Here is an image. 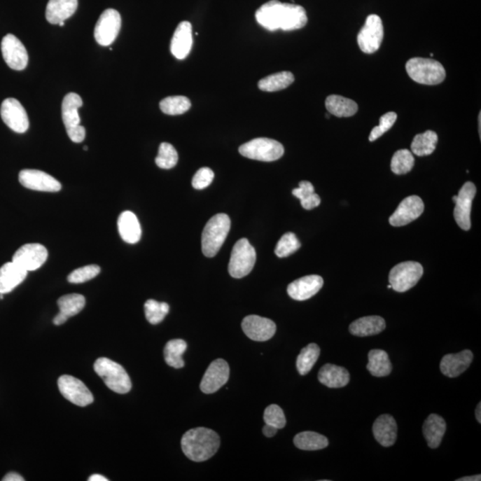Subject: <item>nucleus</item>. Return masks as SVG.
Returning a JSON list of instances; mask_svg holds the SVG:
<instances>
[{"label": "nucleus", "instance_id": "f257e3e1", "mask_svg": "<svg viewBox=\"0 0 481 481\" xmlns=\"http://www.w3.org/2000/svg\"><path fill=\"white\" fill-rule=\"evenodd\" d=\"M258 25L267 31L284 32L302 29L307 24L305 8L302 6L270 0L261 6L255 14Z\"/></svg>", "mask_w": 481, "mask_h": 481}, {"label": "nucleus", "instance_id": "f03ea898", "mask_svg": "<svg viewBox=\"0 0 481 481\" xmlns=\"http://www.w3.org/2000/svg\"><path fill=\"white\" fill-rule=\"evenodd\" d=\"M181 447L188 459L197 463L204 462L218 452L221 438L211 428H195L183 435Z\"/></svg>", "mask_w": 481, "mask_h": 481}, {"label": "nucleus", "instance_id": "7ed1b4c3", "mask_svg": "<svg viewBox=\"0 0 481 481\" xmlns=\"http://www.w3.org/2000/svg\"><path fill=\"white\" fill-rule=\"evenodd\" d=\"M230 227V218L227 214H217L209 219L202 235V253L206 257L217 255L228 237Z\"/></svg>", "mask_w": 481, "mask_h": 481}, {"label": "nucleus", "instance_id": "20e7f679", "mask_svg": "<svg viewBox=\"0 0 481 481\" xmlns=\"http://www.w3.org/2000/svg\"><path fill=\"white\" fill-rule=\"evenodd\" d=\"M405 70L415 83L430 86L442 83L447 75L443 65L430 58L409 59L405 64Z\"/></svg>", "mask_w": 481, "mask_h": 481}, {"label": "nucleus", "instance_id": "39448f33", "mask_svg": "<svg viewBox=\"0 0 481 481\" xmlns=\"http://www.w3.org/2000/svg\"><path fill=\"white\" fill-rule=\"evenodd\" d=\"M94 369L111 391L119 394H126L132 389V381L125 369L113 360L98 358L95 363Z\"/></svg>", "mask_w": 481, "mask_h": 481}, {"label": "nucleus", "instance_id": "423d86ee", "mask_svg": "<svg viewBox=\"0 0 481 481\" xmlns=\"http://www.w3.org/2000/svg\"><path fill=\"white\" fill-rule=\"evenodd\" d=\"M83 106V99L78 94L69 93L62 104V117L69 137L74 143H81L86 137V130L81 125L78 109Z\"/></svg>", "mask_w": 481, "mask_h": 481}, {"label": "nucleus", "instance_id": "0eeeda50", "mask_svg": "<svg viewBox=\"0 0 481 481\" xmlns=\"http://www.w3.org/2000/svg\"><path fill=\"white\" fill-rule=\"evenodd\" d=\"M239 153L248 159L274 162L284 155V148L277 140L258 137L239 147Z\"/></svg>", "mask_w": 481, "mask_h": 481}, {"label": "nucleus", "instance_id": "6e6552de", "mask_svg": "<svg viewBox=\"0 0 481 481\" xmlns=\"http://www.w3.org/2000/svg\"><path fill=\"white\" fill-rule=\"evenodd\" d=\"M256 263V251L248 239L243 238L237 242L232 250L228 271L234 278H243L248 276L253 270Z\"/></svg>", "mask_w": 481, "mask_h": 481}, {"label": "nucleus", "instance_id": "1a4fd4ad", "mask_svg": "<svg viewBox=\"0 0 481 481\" xmlns=\"http://www.w3.org/2000/svg\"><path fill=\"white\" fill-rule=\"evenodd\" d=\"M424 274V267L415 261H405L398 264L389 272V281L392 289L405 293L417 286Z\"/></svg>", "mask_w": 481, "mask_h": 481}, {"label": "nucleus", "instance_id": "9d476101", "mask_svg": "<svg viewBox=\"0 0 481 481\" xmlns=\"http://www.w3.org/2000/svg\"><path fill=\"white\" fill-rule=\"evenodd\" d=\"M384 29L381 18L377 15H370L365 25L358 35L359 48L365 54H374L379 50L384 41Z\"/></svg>", "mask_w": 481, "mask_h": 481}, {"label": "nucleus", "instance_id": "9b49d317", "mask_svg": "<svg viewBox=\"0 0 481 481\" xmlns=\"http://www.w3.org/2000/svg\"><path fill=\"white\" fill-rule=\"evenodd\" d=\"M122 27V18L116 9H106L102 13L95 27V39L98 44L107 47L116 41Z\"/></svg>", "mask_w": 481, "mask_h": 481}, {"label": "nucleus", "instance_id": "f8f14e48", "mask_svg": "<svg viewBox=\"0 0 481 481\" xmlns=\"http://www.w3.org/2000/svg\"><path fill=\"white\" fill-rule=\"evenodd\" d=\"M58 388L67 400L78 407H87L93 403L94 397L90 389L81 379L73 376H61L58 379Z\"/></svg>", "mask_w": 481, "mask_h": 481}, {"label": "nucleus", "instance_id": "ddd939ff", "mask_svg": "<svg viewBox=\"0 0 481 481\" xmlns=\"http://www.w3.org/2000/svg\"><path fill=\"white\" fill-rule=\"evenodd\" d=\"M0 114L6 126L16 133L27 132L29 126L27 113L15 98H6L3 101Z\"/></svg>", "mask_w": 481, "mask_h": 481}, {"label": "nucleus", "instance_id": "4468645a", "mask_svg": "<svg viewBox=\"0 0 481 481\" xmlns=\"http://www.w3.org/2000/svg\"><path fill=\"white\" fill-rule=\"evenodd\" d=\"M1 50L6 64L13 70L22 71L27 67L28 53L25 45L15 35H6L2 39Z\"/></svg>", "mask_w": 481, "mask_h": 481}, {"label": "nucleus", "instance_id": "2eb2a0df", "mask_svg": "<svg viewBox=\"0 0 481 481\" xmlns=\"http://www.w3.org/2000/svg\"><path fill=\"white\" fill-rule=\"evenodd\" d=\"M47 248L39 244H28L19 248L13 256V263L29 271H35L48 260Z\"/></svg>", "mask_w": 481, "mask_h": 481}, {"label": "nucleus", "instance_id": "dca6fc26", "mask_svg": "<svg viewBox=\"0 0 481 481\" xmlns=\"http://www.w3.org/2000/svg\"><path fill=\"white\" fill-rule=\"evenodd\" d=\"M230 375V369L227 361L218 358L209 365L205 372L200 389L205 394H214L227 384Z\"/></svg>", "mask_w": 481, "mask_h": 481}, {"label": "nucleus", "instance_id": "f3484780", "mask_svg": "<svg viewBox=\"0 0 481 481\" xmlns=\"http://www.w3.org/2000/svg\"><path fill=\"white\" fill-rule=\"evenodd\" d=\"M19 181L25 188L41 192H58L61 183L48 173L38 169H24L20 172Z\"/></svg>", "mask_w": 481, "mask_h": 481}, {"label": "nucleus", "instance_id": "a211bd4d", "mask_svg": "<svg viewBox=\"0 0 481 481\" xmlns=\"http://www.w3.org/2000/svg\"><path fill=\"white\" fill-rule=\"evenodd\" d=\"M476 195V186L472 182H466L460 189L457 195L454 216L458 225L463 230L468 231L470 228V211L472 204Z\"/></svg>", "mask_w": 481, "mask_h": 481}, {"label": "nucleus", "instance_id": "6ab92c4d", "mask_svg": "<svg viewBox=\"0 0 481 481\" xmlns=\"http://www.w3.org/2000/svg\"><path fill=\"white\" fill-rule=\"evenodd\" d=\"M424 211L423 200L412 195L405 198L399 204L393 214L389 218V223L393 227H403L417 219Z\"/></svg>", "mask_w": 481, "mask_h": 481}, {"label": "nucleus", "instance_id": "aec40b11", "mask_svg": "<svg viewBox=\"0 0 481 481\" xmlns=\"http://www.w3.org/2000/svg\"><path fill=\"white\" fill-rule=\"evenodd\" d=\"M242 328L248 338L255 342H266L272 338L277 332L276 323L272 320L256 315L245 317L242 323Z\"/></svg>", "mask_w": 481, "mask_h": 481}, {"label": "nucleus", "instance_id": "412c9836", "mask_svg": "<svg viewBox=\"0 0 481 481\" xmlns=\"http://www.w3.org/2000/svg\"><path fill=\"white\" fill-rule=\"evenodd\" d=\"M323 286V278L316 274H312L291 283L288 286L287 293L292 299L302 302L315 296L322 289Z\"/></svg>", "mask_w": 481, "mask_h": 481}, {"label": "nucleus", "instance_id": "4be33fe9", "mask_svg": "<svg viewBox=\"0 0 481 481\" xmlns=\"http://www.w3.org/2000/svg\"><path fill=\"white\" fill-rule=\"evenodd\" d=\"M473 360V352L469 349L444 356L440 362L441 372L449 378H456L470 368Z\"/></svg>", "mask_w": 481, "mask_h": 481}, {"label": "nucleus", "instance_id": "5701e85b", "mask_svg": "<svg viewBox=\"0 0 481 481\" xmlns=\"http://www.w3.org/2000/svg\"><path fill=\"white\" fill-rule=\"evenodd\" d=\"M192 46V25L189 22H181L173 35L170 51L176 59L183 60L189 55Z\"/></svg>", "mask_w": 481, "mask_h": 481}, {"label": "nucleus", "instance_id": "b1692460", "mask_svg": "<svg viewBox=\"0 0 481 481\" xmlns=\"http://www.w3.org/2000/svg\"><path fill=\"white\" fill-rule=\"evenodd\" d=\"M372 433L375 440L382 446L389 447L393 446L397 440L398 425L395 419L389 414H382L376 419Z\"/></svg>", "mask_w": 481, "mask_h": 481}, {"label": "nucleus", "instance_id": "393cba45", "mask_svg": "<svg viewBox=\"0 0 481 481\" xmlns=\"http://www.w3.org/2000/svg\"><path fill=\"white\" fill-rule=\"evenodd\" d=\"M28 271L15 263H8L0 267V293H11L27 277Z\"/></svg>", "mask_w": 481, "mask_h": 481}, {"label": "nucleus", "instance_id": "a878e982", "mask_svg": "<svg viewBox=\"0 0 481 481\" xmlns=\"http://www.w3.org/2000/svg\"><path fill=\"white\" fill-rule=\"evenodd\" d=\"M77 8L78 0H49L46 18L51 25H59L74 15Z\"/></svg>", "mask_w": 481, "mask_h": 481}, {"label": "nucleus", "instance_id": "bb28decb", "mask_svg": "<svg viewBox=\"0 0 481 481\" xmlns=\"http://www.w3.org/2000/svg\"><path fill=\"white\" fill-rule=\"evenodd\" d=\"M118 230L120 237L127 244L139 243L142 230L139 219L132 211H123L118 219Z\"/></svg>", "mask_w": 481, "mask_h": 481}, {"label": "nucleus", "instance_id": "cd10ccee", "mask_svg": "<svg viewBox=\"0 0 481 481\" xmlns=\"http://www.w3.org/2000/svg\"><path fill=\"white\" fill-rule=\"evenodd\" d=\"M349 372L347 369L333 364H326L320 369L319 381L326 387L343 388L349 384Z\"/></svg>", "mask_w": 481, "mask_h": 481}, {"label": "nucleus", "instance_id": "c85d7f7f", "mask_svg": "<svg viewBox=\"0 0 481 481\" xmlns=\"http://www.w3.org/2000/svg\"><path fill=\"white\" fill-rule=\"evenodd\" d=\"M446 430V421L442 417L436 414L428 415L423 428L424 436L428 446L433 449L440 447Z\"/></svg>", "mask_w": 481, "mask_h": 481}, {"label": "nucleus", "instance_id": "c756f323", "mask_svg": "<svg viewBox=\"0 0 481 481\" xmlns=\"http://www.w3.org/2000/svg\"><path fill=\"white\" fill-rule=\"evenodd\" d=\"M386 328L385 320L381 316H371L356 319L349 326L351 335L365 337L378 335Z\"/></svg>", "mask_w": 481, "mask_h": 481}, {"label": "nucleus", "instance_id": "7c9ffc66", "mask_svg": "<svg viewBox=\"0 0 481 481\" xmlns=\"http://www.w3.org/2000/svg\"><path fill=\"white\" fill-rule=\"evenodd\" d=\"M327 111L336 117H351L358 113V104L349 98L330 95L326 100Z\"/></svg>", "mask_w": 481, "mask_h": 481}, {"label": "nucleus", "instance_id": "2f4dec72", "mask_svg": "<svg viewBox=\"0 0 481 481\" xmlns=\"http://www.w3.org/2000/svg\"><path fill=\"white\" fill-rule=\"evenodd\" d=\"M366 365L370 374L375 377H385L391 374L392 365L387 352L382 349H372L368 354Z\"/></svg>", "mask_w": 481, "mask_h": 481}, {"label": "nucleus", "instance_id": "473e14b6", "mask_svg": "<svg viewBox=\"0 0 481 481\" xmlns=\"http://www.w3.org/2000/svg\"><path fill=\"white\" fill-rule=\"evenodd\" d=\"M294 83V75L291 71H281V73L270 75L258 81V87L265 92H276L286 90Z\"/></svg>", "mask_w": 481, "mask_h": 481}, {"label": "nucleus", "instance_id": "72a5a7b5", "mask_svg": "<svg viewBox=\"0 0 481 481\" xmlns=\"http://www.w3.org/2000/svg\"><path fill=\"white\" fill-rule=\"evenodd\" d=\"M293 443L300 450L316 451L328 447L327 438L314 431H304L294 437Z\"/></svg>", "mask_w": 481, "mask_h": 481}, {"label": "nucleus", "instance_id": "f704fd0d", "mask_svg": "<svg viewBox=\"0 0 481 481\" xmlns=\"http://www.w3.org/2000/svg\"><path fill=\"white\" fill-rule=\"evenodd\" d=\"M438 135L433 130H427L424 133L417 134L411 144V150L417 156H427L431 155L436 149Z\"/></svg>", "mask_w": 481, "mask_h": 481}, {"label": "nucleus", "instance_id": "c9c22d12", "mask_svg": "<svg viewBox=\"0 0 481 481\" xmlns=\"http://www.w3.org/2000/svg\"><path fill=\"white\" fill-rule=\"evenodd\" d=\"M188 344L184 340L176 339L167 342L165 348V359L167 365L173 368H184L185 362L182 358Z\"/></svg>", "mask_w": 481, "mask_h": 481}, {"label": "nucleus", "instance_id": "e433bc0d", "mask_svg": "<svg viewBox=\"0 0 481 481\" xmlns=\"http://www.w3.org/2000/svg\"><path fill=\"white\" fill-rule=\"evenodd\" d=\"M319 356L320 348L315 343H310L302 349L297 358L296 365L299 374L300 375L309 374L313 366L315 365L317 359L319 358Z\"/></svg>", "mask_w": 481, "mask_h": 481}, {"label": "nucleus", "instance_id": "4c0bfd02", "mask_svg": "<svg viewBox=\"0 0 481 481\" xmlns=\"http://www.w3.org/2000/svg\"><path fill=\"white\" fill-rule=\"evenodd\" d=\"M60 313L64 314L68 319L78 315L84 309L86 300L81 294H68L61 297L57 302Z\"/></svg>", "mask_w": 481, "mask_h": 481}, {"label": "nucleus", "instance_id": "58836bf2", "mask_svg": "<svg viewBox=\"0 0 481 481\" xmlns=\"http://www.w3.org/2000/svg\"><path fill=\"white\" fill-rule=\"evenodd\" d=\"M191 106L188 98L184 96L168 97L160 103V110L168 116H180L188 112Z\"/></svg>", "mask_w": 481, "mask_h": 481}, {"label": "nucleus", "instance_id": "ea45409f", "mask_svg": "<svg viewBox=\"0 0 481 481\" xmlns=\"http://www.w3.org/2000/svg\"><path fill=\"white\" fill-rule=\"evenodd\" d=\"M414 166L413 153L407 149H401L394 153L391 159L392 172L397 175H404L410 172Z\"/></svg>", "mask_w": 481, "mask_h": 481}, {"label": "nucleus", "instance_id": "a19ab883", "mask_svg": "<svg viewBox=\"0 0 481 481\" xmlns=\"http://www.w3.org/2000/svg\"><path fill=\"white\" fill-rule=\"evenodd\" d=\"M178 162L179 155L174 146L169 143L160 144L158 155L155 159L156 165L160 169H170L174 168Z\"/></svg>", "mask_w": 481, "mask_h": 481}, {"label": "nucleus", "instance_id": "79ce46f5", "mask_svg": "<svg viewBox=\"0 0 481 481\" xmlns=\"http://www.w3.org/2000/svg\"><path fill=\"white\" fill-rule=\"evenodd\" d=\"M169 306L166 302H158L148 300L145 304V313L147 321L152 325H158L168 315Z\"/></svg>", "mask_w": 481, "mask_h": 481}, {"label": "nucleus", "instance_id": "37998d69", "mask_svg": "<svg viewBox=\"0 0 481 481\" xmlns=\"http://www.w3.org/2000/svg\"><path fill=\"white\" fill-rule=\"evenodd\" d=\"M300 248V243L295 234L286 233L278 242L274 253L277 257L286 258L296 253Z\"/></svg>", "mask_w": 481, "mask_h": 481}, {"label": "nucleus", "instance_id": "c03bdc74", "mask_svg": "<svg viewBox=\"0 0 481 481\" xmlns=\"http://www.w3.org/2000/svg\"><path fill=\"white\" fill-rule=\"evenodd\" d=\"M100 267L97 265L78 268L68 276V282L71 284H83L96 277L100 273Z\"/></svg>", "mask_w": 481, "mask_h": 481}, {"label": "nucleus", "instance_id": "a18cd8bd", "mask_svg": "<svg viewBox=\"0 0 481 481\" xmlns=\"http://www.w3.org/2000/svg\"><path fill=\"white\" fill-rule=\"evenodd\" d=\"M264 421L265 424L276 427L278 430L286 427V418L283 409L277 405H270L265 409Z\"/></svg>", "mask_w": 481, "mask_h": 481}, {"label": "nucleus", "instance_id": "49530a36", "mask_svg": "<svg viewBox=\"0 0 481 481\" xmlns=\"http://www.w3.org/2000/svg\"><path fill=\"white\" fill-rule=\"evenodd\" d=\"M398 119V114L394 112H389L384 114L379 119V124L378 126L372 130L369 136V141L374 142L379 137H381L384 134L389 132V130L393 127L396 120Z\"/></svg>", "mask_w": 481, "mask_h": 481}, {"label": "nucleus", "instance_id": "de8ad7c7", "mask_svg": "<svg viewBox=\"0 0 481 481\" xmlns=\"http://www.w3.org/2000/svg\"><path fill=\"white\" fill-rule=\"evenodd\" d=\"M214 179V172H212V169L204 167V168L198 169L193 178V188L197 190L204 189L211 184Z\"/></svg>", "mask_w": 481, "mask_h": 481}, {"label": "nucleus", "instance_id": "09e8293b", "mask_svg": "<svg viewBox=\"0 0 481 481\" xmlns=\"http://www.w3.org/2000/svg\"><path fill=\"white\" fill-rule=\"evenodd\" d=\"M315 193V188H314L312 183L309 181H302L300 183L299 188L293 190V195L296 196L298 199L302 200L309 197Z\"/></svg>", "mask_w": 481, "mask_h": 481}, {"label": "nucleus", "instance_id": "8fccbe9b", "mask_svg": "<svg viewBox=\"0 0 481 481\" xmlns=\"http://www.w3.org/2000/svg\"><path fill=\"white\" fill-rule=\"evenodd\" d=\"M300 204H302L304 209L309 211V209H313L314 208H316L317 206H319L321 204V199L319 195L314 193V194L309 195V197L302 200Z\"/></svg>", "mask_w": 481, "mask_h": 481}, {"label": "nucleus", "instance_id": "3c124183", "mask_svg": "<svg viewBox=\"0 0 481 481\" xmlns=\"http://www.w3.org/2000/svg\"><path fill=\"white\" fill-rule=\"evenodd\" d=\"M278 428L271 426V425L266 424L263 427V434L267 438H272L277 433Z\"/></svg>", "mask_w": 481, "mask_h": 481}, {"label": "nucleus", "instance_id": "603ef678", "mask_svg": "<svg viewBox=\"0 0 481 481\" xmlns=\"http://www.w3.org/2000/svg\"><path fill=\"white\" fill-rule=\"evenodd\" d=\"M3 481H24L25 479L20 474L16 473H9L3 477Z\"/></svg>", "mask_w": 481, "mask_h": 481}, {"label": "nucleus", "instance_id": "864d4df0", "mask_svg": "<svg viewBox=\"0 0 481 481\" xmlns=\"http://www.w3.org/2000/svg\"><path fill=\"white\" fill-rule=\"evenodd\" d=\"M68 317L67 316H64V314H62L59 312L57 316H55L54 319V323L55 326H61L63 325L68 320Z\"/></svg>", "mask_w": 481, "mask_h": 481}, {"label": "nucleus", "instance_id": "5fc2aeb1", "mask_svg": "<svg viewBox=\"0 0 481 481\" xmlns=\"http://www.w3.org/2000/svg\"><path fill=\"white\" fill-rule=\"evenodd\" d=\"M106 477L99 475V474H94V475L88 477V481H107Z\"/></svg>", "mask_w": 481, "mask_h": 481}, {"label": "nucleus", "instance_id": "6e6d98bb", "mask_svg": "<svg viewBox=\"0 0 481 481\" xmlns=\"http://www.w3.org/2000/svg\"><path fill=\"white\" fill-rule=\"evenodd\" d=\"M480 480H481V476L480 475L463 477H461V479L457 480V481H480Z\"/></svg>", "mask_w": 481, "mask_h": 481}, {"label": "nucleus", "instance_id": "4d7b16f0", "mask_svg": "<svg viewBox=\"0 0 481 481\" xmlns=\"http://www.w3.org/2000/svg\"><path fill=\"white\" fill-rule=\"evenodd\" d=\"M476 419L477 421H479V424H481V404L480 402L479 405H477V407L476 408Z\"/></svg>", "mask_w": 481, "mask_h": 481}, {"label": "nucleus", "instance_id": "13d9d810", "mask_svg": "<svg viewBox=\"0 0 481 481\" xmlns=\"http://www.w3.org/2000/svg\"><path fill=\"white\" fill-rule=\"evenodd\" d=\"M3 298H4V294L0 293V300H2Z\"/></svg>", "mask_w": 481, "mask_h": 481}, {"label": "nucleus", "instance_id": "bf43d9fd", "mask_svg": "<svg viewBox=\"0 0 481 481\" xmlns=\"http://www.w3.org/2000/svg\"><path fill=\"white\" fill-rule=\"evenodd\" d=\"M59 25L62 26V27H64V22H61L60 24H59Z\"/></svg>", "mask_w": 481, "mask_h": 481}, {"label": "nucleus", "instance_id": "052dcab7", "mask_svg": "<svg viewBox=\"0 0 481 481\" xmlns=\"http://www.w3.org/2000/svg\"><path fill=\"white\" fill-rule=\"evenodd\" d=\"M84 150H85V151H88V147H87V146H84Z\"/></svg>", "mask_w": 481, "mask_h": 481}, {"label": "nucleus", "instance_id": "680f3d73", "mask_svg": "<svg viewBox=\"0 0 481 481\" xmlns=\"http://www.w3.org/2000/svg\"><path fill=\"white\" fill-rule=\"evenodd\" d=\"M388 288H389V289H391V284H389Z\"/></svg>", "mask_w": 481, "mask_h": 481}]
</instances>
